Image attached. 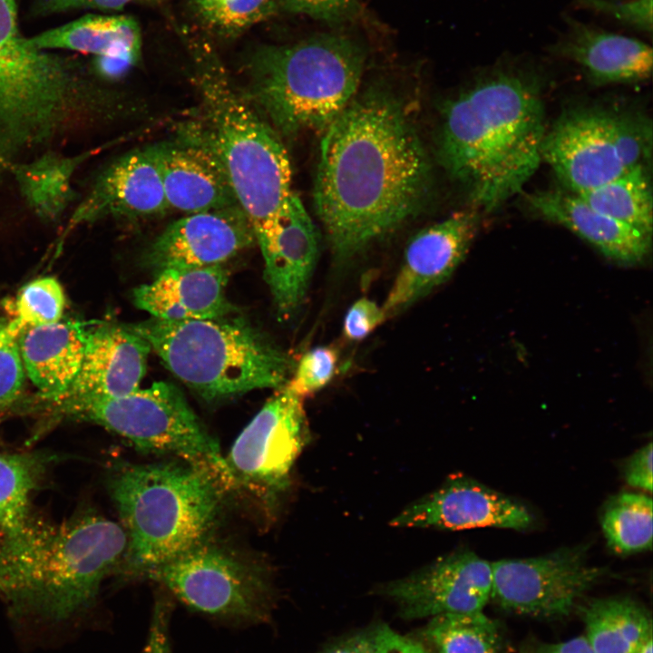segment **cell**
<instances>
[{
	"instance_id": "39",
	"label": "cell",
	"mask_w": 653,
	"mask_h": 653,
	"mask_svg": "<svg viewBox=\"0 0 653 653\" xmlns=\"http://www.w3.org/2000/svg\"><path fill=\"white\" fill-rule=\"evenodd\" d=\"M578 1L587 8L611 15L632 27L651 32V0H633L627 4H615L605 0Z\"/></svg>"
},
{
	"instance_id": "15",
	"label": "cell",
	"mask_w": 653,
	"mask_h": 653,
	"mask_svg": "<svg viewBox=\"0 0 653 653\" xmlns=\"http://www.w3.org/2000/svg\"><path fill=\"white\" fill-rule=\"evenodd\" d=\"M491 562L473 551H455L403 579L386 583L382 592L406 619L482 610L491 599Z\"/></svg>"
},
{
	"instance_id": "46",
	"label": "cell",
	"mask_w": 653,
	"mask_h": 653,
	"mask_svg": "<svg viewBox=\"0 0 653 653\" xmlns=\"http://www.w3.org/2000/svg\"><path fill=\"white\" fill-rule=\"evenodd\" d=\"M224 0H193V9L195 14L198 15L203 12H206Z\"/></svg>"
},
{
	"instance_id": "21",
	"label": "cell",
	"mask_w": 653,
	"mask_h": 653,
	"mask_svg": "<svg viewBox=\"0 0 653 653\" xmlns=\"http://www.w3.org/2000/svg\"><path fill=\"white\" fill-rule=\"evenodd\" d=\"M151 350L130 325L101 323L86 330L79 373L67 393L55 402L112 398L137 390Z\"/></svg>"
},
{
	"instance_id": "11",
	"label": "cell",
	"mask_w": 653,
	"mask_h": 653,
	"mask_svg": "<svg viewBox=\"0 0 653 653\" xmlns=\"http://www.w3.org/2000/svg\"><path fill=\"white\" fill-rule=\"evenodd\" d=\"M143 576L208 615L251 623L270 618L273 593L268 573L205 541Z\"/></svg>"
},
{
	"instance_id": "17",
	"label": "cell",
	"mask_w": 653,
	"mask_h": 653,
	"mask_svg": "<svg viewBox=\"0 0 653 653\" xmlns=\"http://www.w3.org/2000/svg\"><path fill=\"white\" fill-rule=\"evenodd\" d=\"M157 147L170 209L193 214L239 205L223 164L200 122L190 123L174 140Z\"/></svg>"
},
{
	"instance_id": "24",
	"label": "cell",
	"mask_w": 653,
	"mask_h": 653,
	"mask_svg": "<svg viewBox=\"0 0 653 653\" xmlns=\"http://www.w3.org/2000/svg\"><path fill=\"white\" fill-rule=\"evenodd\" d=\"M525 198L539 217L568 229L613 261L632 266L649 253L650 236L598 211L574 193L540 190Z\"/></svg>"
},
{
	"instance_id": "38",
	"label": "cell",
	"mask_w": 653,
	"mask_h": 653,
	"mask_svg": "<svg viewBox=\"0 0 653 653\" xmlns=\"http://www.w3.org/2000/svg\"><path fill=\"white\" fill-rule=\"evenodd\" d=\"M385 319L382 307L371 299L361 297L349 307L345 316L344 335L349 340H362Z\"/></svg>"
},
{
	"instance_id": "30",
	"label": "cell",
	"mask_w": 653,
	"mask_h": 653,
	"mask_svg": "<svg viewBox=\"0 0 653 653\" xmlns=\"http://www.w3.org/2000/svg\"><path fill=\"white\" fill-rule=\"evenodd\" d=\"M424 635L436 653H502L505 647L500 624L482 610L434 616Z\"/></svg>"
},
{
	"instance_id": "37",
	"label": "cell",
	"mask_w": 653,
	"mask_h": 653,
	"mask_svg": "<svg viewBox=\"0 0 653 653\" xmlns=\"http://www.w3.org/2000/svg\"><path fill=\"white\" fill-rule=\"evenodd\" d=\"M279 11L307 15L328 24L354 21L361 11L357 0H278Z\"/></svg>"
},
{
	"instance_id": "18",
	"label": "cell",
	"mask_w": 653,
	"mask_h": 653,
	"mask_svg": "<svg viewBox=\"0 0 653 653\" xmlns=\"http://www.w3.org/2000/svg\"><path fill=\"white\" fill-rule=\"evenodd\" d=\"M532 521L520 503L470 478L451 476L434 492L409 504L390 522L398 528L527 529Z\"/></svg>"
},
{
	"instance_id": "22",
	"label": "cell",
	"mask_w": 653,
	"mask_h": 653,
	"mask_svg": "<svg viewBox=\"0 0 653 653\" xmlns=\"http://www.w3.org/2000/svg\"><path fill=\"white\" fill-rule=\"evenodd\" d=\"M566 28L549 52L578 64L595 85L635 83L652 73V49L643 41L565 16Z\"/></svg>"
},
{
	"instance_id": "47",
	"label": "cell",
	"mask_w": 653,
	"mask_h": 653,
	"mask_svg": "<svg viewBox=\"0 0 653 653\" xmlns=\"http://www.w3.org/2000/svg\"><path fill=\"white\" fill-rule=\"evenodd\" d=\"M652 647L653 646L651 635L638 647L635 653H653Z\"/></svg>"
},
{
	"instance_id": "31",
	"label": "cell",
	"mask_w": 653,
	"mask_h": 653,
	"mask_svg": "<svg viewBox=\"0 0 653 653\" xmlns=\"http://www.w3.org/2000/svg\"><path fill=\"white\" fill-rule=\"evenodd\" d=\"M601 526L609 546L629 554L652 549V499L642 493L621 492L606 504Z\"/></svg>"
},
{
	"instance_id": "13",
	"label": "cell",
	"mask_w": 653,
	"mask_h": 653,
	"mask_svg": "<svg viewBox=\"0 0 653 653\" xmlns=\"http://www.w3.org/2000/svg\"><path fill=\"white\" fill-rule=\"evenodd\" d=\"M578 546L530 559L492 562L491 599L500 608L534 618L570 615L581 597L605 574L590 565Z\"/></svg>"
},
{
	"instance_id": "26",
	"label": "cell",
	"mask_w": 653,
	"mask_h": 653,
	"mask_svg": "<svg viewBox=\"0 0 653 653\" xmlns=\"http://www.w3.org/2000/svg\"><path fill=\"white\" fill-rule=\"evenodd\" d=\"M29 40L41 50L65 49L97 57L129 55L139 59L141 46L137 21L124 15H86Z\"/></svg>"
},
{
	"instance_id": "10",
	"label": "cell",
	"mask_w": 653,
	"mask_h": 653,
	"mask_svg": "<svg viewBox=\"0 0 653 653\" xmlns=\"http://www.w3.org/2000/svg\"><path fill=\"white\" fill-rule=\"evenodd\" d=\"M651 123L637 112L592 105L566 110L546 131L541 161L579 194L621 176L651 154Z\"/></svg>"
},
{
	"instance_id": "7",
	"label": "cell",
	"mask_w": 653,
	"mask_h": 653,
	"mask_svg": "<svg viewBox=\"0 0 653 653\" xmlns=\"http://www.w3.org/2000/svg\"><path fill=\"white\" fill-rule=\"evenodd\" d=\"M130 326L165 366L212 402L257 389H279L295 368L288 354L240 317L170 321L151 317Z\"/></svg>"
},
{
	"instance_id": "20",
	"label": "cell",
	"mask_w": 653,
	"mask_h": 653,
	"mask_svg": "<svg viewBox=\"0 0 653 653\" xmlns=\"http://www.w3.org/2000/svg\"><path fill=\"white\" fill-rule=\"evenodd\" d=\"M260 251L277 315L289 319L304 305L319 251L318 231L296 191L278 217L275 234Z\"/></svg>"
},
{
	"instance_id": "35",
	"label": "cell",
	"mask_w": 653,
	"mask_h": 653,
	"mask_svg": "<svg viewBox=\"0 0 653 653\" xmlns=\"http://www.w3.org/2000/svg\"><path fill=\"white\" fill-rule=\"evenodd\" d=\"M338 353L332 346H317L299 359L286 386L304 399L317 393L333 379Z\"/></svg>"
},
{
	"instance_id": "16",
	"label": "cell",
	"mask_w": 653,
	"mask_h": 653,
	"mask_svg": "<svg viewBox=\"0 0 653 653\" xmlns=\"http://www.w3.org/2000/svg\"><path fill=\"white\" fill-rule=\"evenodd\" d=\"M254 243L252 225L236 205L187 214L171 222L146 249L142 261L156 273L224 265Z\"/></svg>"
},
{
	"instance_id": "48",
	"label": "cell",
	"mask_w": 653,
	"mask_h": 653,
	"mask_svg": "<svg viewBox=\"0 0 653 653\" xmlns=\"http://www.w3.org/2000/svg\"><path fill=\"white\" fill-rule=\"evenodd\" d=\"M1 556H2V549H1V532H0V570H1Z\"/></svg>"
},
{
	"instance_id": "28",
	"label": "cell",
	"mask_w": 653,
	"mask_h": 653,
	"mask_svg": "<svg viewBox=\"0 0 653 653\" xmlns=\"http://www.w3.org/2000/svg\"><path fill=\"white\" fill-rule=\"evenodd\" d=\"M576 195L598 211L652 236V190L646 164Z\"/></svg>"
},
{
	"instance_id": "33",
	"label": "cell",
	"mask_w": 653,
	"mask_h": 653,
	"mask_svg": "<svg viewBox=\"0 0 653 653\" xmlns=\"http://www.w3.org/2000/svg\"><path fill=\"white\" fill-rule=\"evenodd\" d=\"M65 304L64 290L55 278L30 281L16 297L9 328L19 336L26 328L56 323L63 317Z\"/></svg>"
},
{
	"instance_id": "41",
	"label": "cell",
	"mask_w": 653,
	"mask_h": 653,
	"mask_svg": "<svg viewBox=\"0 0 653 653\" xmlns=\"http://www.w3.org/2000/svg\"><path fill=\"white\" fill-rule=\"evenodd\" d=\"M652 443L638 450L627 462L624 475L627 482L635 488L652 492Z\"/></svg>"
},
{
	"instance_id": "44",
	"label": "cell",
	"mask_w": 653,
	"mask_h": 653,
	"mask_svg": "<svg viewBox=\"0 0 653 653\" xmlns=\"http://www.w3.org/2000/svg\"><path fill=\"white\" fill-rule=\"evenodd\" d=\"M320 653H378L375 629L350 637Z\"/></svg>"
},
{
	"instance_id": "8",
	"label": "cell",
	"mask_w": 653,
	"mask_h": 653,
	"mask_svg": "<svg viewBox=\"0 0 653 653\" xmlns=\"http://www.w3.org/2000/svg\"><path fill=\"white\" fill-rule=\"evenodd\" d=\"M93 88L73 61L20 33L16 0H0V161L44 145L86 113Z\"/></svg>"
},
{
	"instance_id": "43",
	"label": "cell",
	"mask_w": 653,
	"mask_h": 653,
	"mask_svg": "<svg viewBox=\"0 0 653 653\" xmlns=\"http://www.w3.org/2000/svg\"><path fill=\"white\" fill-rule=\"evenodd\" d=\"M375 638L378 653H434L419 642L385 625L375 629Z\"/></svg>"
},
{
	"instance_id": "2",
	"label": "cell",
	"mask_w": 653,
	"mask_h": 653,
	"mask_svg": "<svg viewBox=\"0 0 653 653\" xmlns=\"http://www.w3.org/2000/svg\"><path fill=\"white\" fill-rule=\"evenodd\" d=\"M539 83L531 66L500 63L443 107L440 161L484 211L520 193L540 166L547 129Z\"/></svg>"
},
{
	"instance_id": "34",
	"label": "cell",
	"mask_w": 653,
	"mask_h": 653,
	"mask_svg": "<svg viewBox=\"0 0 653 653\" xmlns=\"http://www.w3.org/2000/svg\"><path fill=\"white\" fill-rule=\"evenodd\" d=\"M278 12V0H224L197 16L210 31L233 38Z\"/></svg>"
},
{
	"instance_id": "45",
	"label": "cell",
	"mask_w": 653,
	"mask_h": 653,
	"mask_svg": "<svg viewBox=\"0 0 653 653\" xmlns=\"http://www.w3.org/2000/svg\"><path fill=\"white\" fill-rule=\"evenodd\" d=\"M534 653H595L584 636L540 646Z\"/></svg>"
},
{
	"instance_id": "25",
	"label": "cell",
	"mask_w": 653,
	"mask_h": 653,
	"mask_svg": "<svg viewBox=\"0 0 653 653\" xmlns=\"http://www.w3.org/2000/svg\"><path fill=\"white\" fill-rule=\"evenodd\" d=\"M86 330L79 322L61 319L19 335L24 372L42 398L54 403L69 390L82 365Z\"/></svg>"
},
{
	"instance_id": "6",
	"label": "cell",
	"mask_w": 653,
	"mask_h": 653,
	"mask_svg": "<svg viewBox=\"0 0 653 653\" xmlns=\"http://www.w3.org/2000/svg\"><path fill=\"white\" fill-rule=\"evenodd\" d=\"M127 466L110 481L128 544L129 573L144 575L200 544L220 506L215 472L192 463Z\"/></svg>"
},
{
	"instance_id": "4",
	"label": "cell",
	"mask_w": 653,
	"mask_h": 653,
	"mask_svg": "<svg viewBox=\"0 0 653 653\" xmlns=\"http://www.w3.org/2000/svg\"><path fill=\"white\" fill-rule=\"evenodd\" d=\"M200 121L226 171L259 249L275 234L293 190L281 137L242 95L207 44L191 48Z\"/></svg>"
},
{
	"instance_id": "23",
	"label": "cell",
	"mask_w": 653,
	"mask_h": 653,
	"mask_svg": "<svg viewBox=\"0 0 653 653\" xmlns=\"http://www.w3.org/2000/svg\"><path fill=\"white\" fill-rule=\"evenodd\" d=\"M229 273L224 265L166 268L132 292L134 305L151 317L183 321L229 315L226 297Z\"/></svg>"
},
{
	"instance_id": "14",
	"label": "cell",
	"mask_w": 653,
	"mask_h": 653,
	"mask_svg": "<svg viewBox=\"0 0 653 653\" xmlns=\"http://www.w3.org/2000/svg\"><path fill=\"white\" fill-rule=\"evenodd\" d=\"M480 222L477 210H459L412 237L381 306L386 319L404 312L451 278L467 255Z\"/></svg>"
},
{
	"instance_id": "12",
	"label": "cell",
	"mask_w": 653,
	"mask_h": 653,
	"mask_svg": "<svg viewBox=\"0 0 653 653\" xmlns=\"http://www.w3.org/2000/svg\"><path fill=\"white\" fill-rule=\"evenodd\" d=\"M303 400L285 385L266 402L225 459L229 482L268 501L288 488L294 463L310 441Z\"/></svg>"
},
{
	"instance_id": "19",
	"label": "cell",
	"mask_w": 653,
	"mask_h": 653,
	"mask_svg": "<svg viewBox=\"0 0 653 653\" xmlns=\"http://www.w3.org/2000/svg\"><path fill=\"white\" fill-rule=\"evenodd\" d=\"M169 210L153 144L132 150L105 168L75 209L70 226L104 218H148Z\"/></svg>"
},
{
	"instance_id": "5",
	"label": "cell",
	"mask_w": 653,
	"mask_h": 653,
	"mask_svg": "<svg viewBox=\"0 0 653 653\" xmlns=\"http://www.w3.org/2000/svg\"><path fill=\"white\" fill-rule=\"evenodd\" d=\"M363 45L319 34L292 44H266L247 57L245 99L280 136L322 132L359 93Z\"/></svg>"
},
{
	"instance_id": "42",
	"label": "cell",
	"mask_w": 653,
	"mask_h": 653,
	"mask_svg": "<svg viewBox=\"0 0 653 653\" xmlns=\"http://www.w3.org/2000/svg\"><path fill=\"white\" fill-rule=\"evenodd\" d=\"M133 0H39L35 12L51 15L77 8H92L102 11H117Z\"/></svg>"
},
{
	"instance_id": "1",
	"label": "cell",
	"mask_w": 653,
	"mask_h": 653,
	"mask_svg": "<svg viewBox=\"0 0 653 653\" xmlns=\"http://www.w3.org/2000/svg\"><path fill=\"white\" fill-rule=\"evenodd\" d=\"M405 109L371 87L323 132L313 200L338 260L400 228L427 199L431 161Z\"/></svg>"
},
{
	"instance_id": "3",
	"label": "cell",
	"mask_w": 653,
	"mask_h": 653,
	"mask_svg": "<svg viewBox=\"0 0 653 653\" xmlns=\"http://www.w3.org/2000/svg\"><path fill=\"white\" fill-rule=\"evenodd\" d=\"M127 544L122 525L101 515L50 524L31 514L18 529L1 533L0 595L15 607L65 619L93 602Z\"/></svg>"
},
{
	"instance_id": "36",
	"label": "cell",
	"mask_w": 653,
	"mask_h": 653,
	"mask_svg": "<svg viewBox=\"0 0 653 653\" xmlns=\"http://www.w3.org/2000/svg\"><path fill=\"white\" fill-rule=\"evenodd\" d=\"M24 377L18 336L10 330L9 320L0 317V408L19 398Z\"/></svg>"
},
{
	"instance_id": "29",
	"label": "cell",
	"mask_w": 653,
	"mask_h": 653,
	"mask_svg": "<svg viewBox=\"0 0 653 653\" xmlns=\"http://www.w3.org/2000/svg\"><path fill=\"white\" fill-rule=\"evenodd\" d=\"M79 162L80 157L48 153L13 166L22 195L40 217L54 219L68 207L73 198L72 177Z\"/></svg>"
},
{
	"instance_id": "32",
	"label": "cell",
	"mask_w": 653,
	"mask_h": 653,
	"mask_svg": "<svg viewBox=\"0 0 653 653\" xmlns=\"http://www.w3.org/2000/svg\"><path fill=\"white\" fill-rule=\"evenodd\" d=\"M47 463L37 453H0V532L22 526L31 516L30 497Z\"/></svg>"
},
{
	"instance_id": "49",
	"label": "cell",
	"mask_w": 653,
	"mask_h": 653,
	"mask_svg": "<svg viewBox=\"0 0 653 653\" xmlns=\"http://www.w3.org/2000/svg\"><path fill=\"white\" fill-rule=\"evenodd\" d=\"M143 1H148V2H160V1H163V0H143Z\"/></svg>"
},
{
	"instance_id": "27",
	"label": "cell",
	"mask_w": 653,
	"mask_h": 653,
	"mask_svg": "<svg viewBox=\"0 0 653 653\" xmlns=\"http://www.w3.org/2000/svg\"><path fill=\"white\" fill-rule=\"evenodd\" d=\"M581 611L584 637L595 653H635L652 635L648 611L629 598L593 599Z\"/></svg>"
},
{
	"instance_id": "40",
	"label": "cell",
	"mask_w": 653,
	"mask_h": 653,
	"mask_svg": "<svg viewBox=\"0 0 653 653\" xmlns=\"http://www.w3.org/2000/svg\"><path fill=\"white\" fill-rule=\"evenodd\" d=\"M171 613V606L169 601L161 599L156 601L142 653H172L169 638Z\"/></svg>"
},
{
	"instance_id": "9",
	"label": "cell",
	"mask_w": 653,
	"mask_h": 653,
	"mask_svg": "<svg viewBox=\"0 0 653 653\" xmlns=\"http://www.w3.org/2000/svg\"><path fill=\"white\" fill-rule=\"evenodd\" d=\"M53 406L55 413L103 426L139 450L207 465L229 482L218 442L171 383L155 382L112 398L59 401Z\"/></svg>"
}]
</instances>
